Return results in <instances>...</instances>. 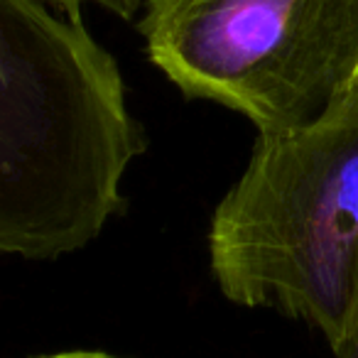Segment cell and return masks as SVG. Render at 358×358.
I'll return each mask as SVG.
<instances>
[{
	"mask_svg": "<svg viewBox=\"0 0 358 358\" xmlns=\"http://www.w3.org/2000/svg\"><path fill=\"white\" fill-rule=\"evenodd\" d=\"M32 358H128V356H115L108 351H91V348H71V351H55V353H42V356Z\"/></svg>",
	"mask_w": 358,
	"mask_h": 358,
	"instance_id": "cell-5",
	"label": "cell"
},
{
	"mask_svg": "<svg viewBox=\"0 0 358 358\" xmlns=\"http://www.w3.org/2000/svg\"><path fill=\"white\" fill-rule=\"evenodd\" d=\"M226 299L317 329L334 353L358 324V76L319 120L258 138L214 211Z\"/></svg>",
	"mask_w": 358,
	"mask_h": 358,
	"instance_id": "cell-2",
	"label": "cell"
},
{
	"mask_svg": "<svg viewBox=\"0 0 358 358\" xmlns=\"http://www.w3.org/2000/svg\"><path fill=\"white\" fill-rule=\"evenodd\" d=\"M336 358H358V324H356V329H353L348 343L336 353Z\"/></svg>",
	"mask_w": 358,
	"mask_h": 358,
	"instance_id": "cell-6",
	"label": "cell"
},
{
	"mask_svg": "<svg viewBox=\"0 0 358 358\" xmlns=\"http://www.w3.org/2000/svg\"><path fill=\"white\" fill-rule=\"evenodd\" d=\"M148 55L260 135L319 120L358 76V0H152Z\"/></svg>",
	"mask_w": 358,
	"mask_h": 358,
	"instance_id": "cell-3",
	"label": "cell"
},
{
	"mask_svg": "<svg viewBox=\"0 0 358 358\" xmlns=\"http://www.w3.org/2000/svg\"><path fill=\"white\" fill-rule=\"evenodd\" d=\"M0 250L74 253L120 209V177L143 152L118 66L79 10L0 0Z\"/></svg>",
	"mask_w": 358,
	"mask_h": 358,
	"instance_id": "cell-1",
	"label": "cell"
},
{
	"mask_svg": "<svg viewBox=\"0 0 358 358\" xmlns=\"http://www.w3.org/2000/svg\"><path fill=\"white\" fill-rule=\"evenodd\" d=\"M52 3L62 6L64 10H79L81 3H96V6H101V8H106V10L130 20V17H135L140 10H148V6L152 0H52Z\"/></svg>",
	"mask_w": 358,
	"mask_h": 358,
	"instance_id": "cell-4",
	"label": "cell"
}]
</instances>
